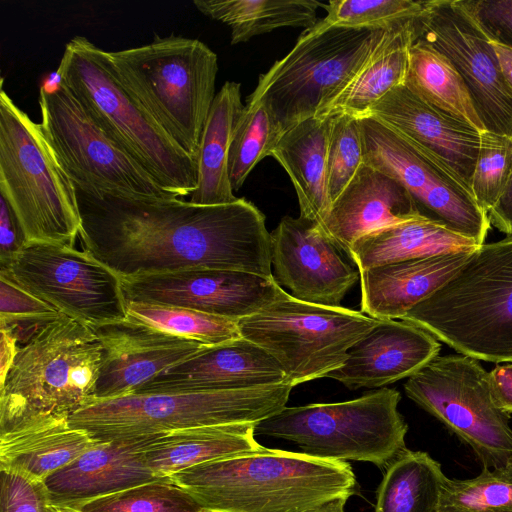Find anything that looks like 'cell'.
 <instances>
[{
	"mask_svg": "<svg viewBox=\"0 0 512 512\" xmlns=\"http://www.w3.org/2000/svg\"><path fill=\"white\" fill-rule=\"evenodd\" d=\"M362 116L390 126L471 190L480 132L469 124L427 103L405 84L390 90Z\"/></svg>",
	"mask_w": 512,
	"mask_h": 512,
	"instance_id": "cell-20",
	"label": "cell"
},
{
	"mask_svg": "<svg viewBox=\"0 0 512 512\" xmlns=\"http://www.w3.org/2000/svg\"><path fill=\"white\" fill-rule=\"evenodd\" d=\"M440 349L433 335L414 324L381 320L351 347L344 364L326 377L351 390L384 387L416 373Z\"/></svg>",
	"mask_w": 512,
	"mask_h": 512,
	"instance_id": "cell-22",
	"label": "cell"
},
{
	"mask_svg": "<svg viewBox=\"0 0 512 512\" xmlns=\"http://www.w3.org/2000/svg\"><path fill=\"white\" fill-rule=\"evenodd\" d=\"M279 138L265 107L258 102H246L229 148L228 174L233 191L240 189L254 167L270 156Z\"/></svg>",
	"mask_w": 512,
	"mask_h": 512,
	"instance_id": "cell-37",
	"label": "cell"
},
{
	"mask_svg": "<svg viewBox=\"0 0 512 512\" xmlns=\"http://www.w3.org/2000/svg\"><path fill=\"white\" fill-rule=\"evenodd\" d=\"M44 482L0 469V512H49Z\"/></svg>",
	"mask_w": 512,
	"mask_h": 512,
	"instance_id": "cell-42",
	"label": "cell"
},
{
	"mask_svg": "<svg viewBox=\"0 0 512 512\" xmlns=\"http://www.w3.org/2000/svg\"><path fill=\"white\" fill-rule=\"evenodd\" d=\"M490 44L497 57L501 73L512 91V47L497 41L492 36Z\"/></svg>",
	"mask_w": 512,
	"mask_h": 512,
	"instance_id": "cell-49",
	"label": "cell"
},
{
	"mask_svg": "<svg viewBox=\"0 0 512 512\" xmlns=\"http://www.w3.org/2000/svg\"><path fill=\"white\" fill-rule=\"evenodd\" d=\"M68 508L79 512H204L197 501L170 476L157 477Z\"/></svg>",
	"mask_w": 512,
	"mask_h": 512,
	"instance_id": "cell-36",
	"label": "cell"
},
{
	"mask_svg": "<svg viewBox=\"0 0 512 512\" xmlns=\"http://www.w3.org/2000/svg\"><path fill=\"white\" fill-rule=\"evenodd\" d=\"M91 329L102 347L95 400L133 394L140 386L204 346L127 319Z\"/></svg>",
	"mask_w": 512,
	"mask_h": 512,
	"instance_id": "cell-19",
	"label": "cell"
},
{
	"mask_svg": "<svg viewBox=\"0 0 512 512\" xmlns=\"http://www.w3.org/2000/svg\"><path fill=\"white\" fill-rule=\"evenodd\" d=\"M347 500L346 498H336L309 512H344Z\"/></svg>",
	"mask_w": 512,
	"mask_h": 512,
	"instance_id": "cell-50",
	"label": "cell"
},
{
	"mask_svg": "<svg viewBox=\"0 0 512 512\" xmlns=\"http://www.w3.org/2000/svg\"><path fill=\"white\" fill-rule=\"evenodd\" d=\"M406 395L465 442L483 468L512 461L510 414L491 396L489 372L465 355L436 356L404 384Z\"/></svg>",
	"mask_w": 512,
	"mask_h": 512,
	"instance_id": "cell-13",
	"label": "cell"
},
{
	"mask_svg": "<svg viewBox=\"0 0 512 512\" xmlns=\"http://www.w3.org/2000/svg\"><path fill=\"white\" fill-rule=\"evenodd\" d=\"M332 116H313L286 130L270 156L287 172L295 188L300 216L321 227L330 210L327 152Z\"/></svg>",
	"mask_w": 512,
	"mask_h": 512,
	"instance_id": "cell-28",
	"label": "cell"
},
{
	"mask_svg": "<svg viewBox=\"0 0 512 512\" xmlns=\"http://www.w3.org/2000/svg\"><path fill=\"white\" fill-rule=\"evenodd\" d=\"M474 241L426 218L384 227L358 239L349 257L359 272L375 266L451 252L473 251Z\"/></svg>",
	"mask_w": 512,
	"mask_h": 512,
	"instance_id": "cell-31",
	"label": "cell"
},
{
	"mask_svg": "<svg viewBox=\"0 0 512 512\" xmlns=\"http://www.w3.org/2000/svg\"><path fill=\"white\" fill-rule=\"evenodd\" d=\"M83 251L120 279L188 269L273 277L265 216L244 198L201 206L178 197H94L76 190Z\"/></svg>",
	"mask_w": 512,
	"mask_h": 512,
	"instance_id": "cell-1",
	"label": "cell"
},
{
	"mask_svg": "<svg viewBox=\"0 0 512 512\" xmlns=\"http://www.w3.org/2000/svg\"><path fill=\"white\" fill-rule=\"evenodd\" d=\"M241 84L226 81L216 93L205 122L198 155L197 188L189 202L201 206L237 201L228 174L229 148L238 118L244 108Z\"/></svg>",
	"mask_w": 512,
	"mask_h": 512,
	"instance_id": "cell-30",
	"label": "cell"
},
{
	"mask_svg": "<svg viewBox=\"0 0 512 512\" xmlns=\"http://www.w3.org/2000/svg\"><path fill=\"white\" fill-rule=\"evenodd\" d=\"M98 442L66 418L26 420L0 429V469L43 482Z\"/></svg>",
	"mask_w": 512,
	"mask_h": 512,
	"instance_id": "cell-26",
	"label": "cell"
},
{
	"mask_svg": "<svg viewBox=\"0 0 512 512\" xmlns=\"http://www.w3.org/2000/svg\"><path fill=\"white\" fill-rule=\"evenodd\" d=\"M26 242L23 231L5 199L0 196V263L5 266Z\"/></svg>",
	"mask_w": 512,
	"mask_h": 512,
	"instance_id": "cell-45",
	"label": "cell"
},
{
	"mask_svg": "<svg viewBox=\"0 0 512 512\" xmlns=\"http://www.w3.org/2000/svg\"><path fill=\"white\" fill-rule=\"evenodd\" d=\"M102 347L93 330L59 314L18 345L0 385V429L66 418L95 400Z\"/></svg>",
	"mask_w": 512,
	"mask_h": 512,
	"instance_id": "cell-5",
	"label": "cell"
},
{
	"mask_svg": "<svg viewBox=\"0 0 512 512\" xmlns=\"http://www.w3.org/2000/svg\"><path fill=\"white\" fill-rule=\"evenodd\" d=\"M109 58L127 90L198 163L203 128L216 96V53L198 39L172 34L109 52Z\"/></svg>",
	"mask_w": 512,
	"mask_h": 512,
	"instance_id": "cell-6",
	"label": "cell"
},
{
	"mask_svg": "<svg viewBox=\"0 0 512 512\" xmlns=\"http://www.w3.org/2000/svg\"><path fill=\"white\" fill-rule=\"evenodd\" d=\"M381 320L341 306L292 297L282 288L253 315L238 321L241 336L268 352L292 387L326 377Z\"/></svg>",
	"mask_w": 512,
	"mask_h": 512,
	"instance_id": "cell-10",
	"label": "cell"
},
{
	"mask_svg": "<svg viewBox=\"0 0 512 512\" xmlns=\"http://www.w3.org/2000/svg\"><path fill=\"white\" fill-rule=\"evenodd\" d=\"M447 479L428 453L407 449L386 468L375 512H443Z\"/></svg>",
	"mask_w": 512,
	"mask_h": 512,
	"instance_id": "cell-32",
	"label": "cell"
},
{
	"mask_svg": "<svg viewBox=\"0 0 512 512\" xmlns=\"http://www.w3.org/2000/svg\"><path fill=\"white\" fill-rule=\"evenodd\" d=\"M425 218L410 193L395 179L363 163L331 204L322 225L348 256L361 237L387 226ZM427 219V218H426Z\"/></svg>",
	"mask_w": 512,
	"mask_h": 512,
	"instance_id": "cell-23",
	"label": "cell"
},
{
	"mask_svg": "<svg viewBox=\"0 0 512 512\" xmlns=\"http://www.w3.org/2000/svg\"><path fill=\"white\" fill-rule=\"evenodd\" d=\"M0 84V196L26 241L74 247L81 229L76 188L36 123Z\"/></svg>",
	"mask_w": 512,
	"mask_h": 512,
	"instance_id": "cell-7",
	"label": "cell"
},
{
	"mask_svg": "<svg viewBox=\"0 0 512 512\" xmlns=\"http://www.w3.org/2000/svg\"><path fill=\"white\" fill-rule=\"evenodd\" d=\"M204 15L231 28V44L281 27L310 29L324 3L311 0H194Z\"/></svg>",
	"mask_w": 512,
	"mask_h": 512,
	"instance_id": "cell-34",
	"label": "cell"
},
{
	"mask_svg": "<svg viewBox=\"0 0 512 512\" xmlns=\"http://www.w3.org/2000/svg\"><path fill=\"white\" fill-rule=\"evenodd\" d=\"M490 224L512 236V176L497 204L488 212Z\"/></svg>",
	"mask_w": 512,
	"mask_h": 512,
	"instance_id": "cell-47",
	"label": "cell"
},
{
	"mask_svg": "<svg viewBox=\"0 0 512 512\" xmlns=\"http://www.w3.org/2000/svg\"><path fill=\"white\" fill-rule=\"evenodd\" d=\"M121 283L127 302L173 305L235 320L261 310L281 288L274 276L225 269H188Z\"/></svg>",
	"mask_w": 512,
	"mask_h": 512,
	"instance_id": "cell-17",
	"label": "cell"
},
{
	"mask_svg": "<svg viewBox=\"0 0 512 512\" xmlns=\"http://www.w3.org/2000/svg\"><path fill=\"white\" fill-rule=\"evenodd\" d=\"M443 512H512V461L471 479H447Z\"/></svg>",
	"mask_w": 512,
	"mask_h": 512,
	"instance_id": "cell-39",
	"label": "cell"
},
{
	"mask_svg": "<svg viewBox=\"0 0 512 512\" xmlns=\"http://www.w3.org/2000/svg\"><path fill=\"white\" fill-rule=\"evenodd\" d=\"M385 31L304 30L291 51L259 76L246 102L262 104L281 137L295 124L316 115L356 73Z\"/></svg>",
	"mask_w": 512,
	"mask_h": 512,
	"instance_id": "cell-11",
	"label": "cell"
},
{
	"mask_svg": "<svg viewBox=\"0 0 512 512\" xmlns=\"http://www.w3.org/2000/svg\"><path fill=\"white\" fill-rule=\"evenodd\" d=\"M56 309L0 275V320L53 318Z\"/></svg>",
	"mask_w": 512,
	"mask_h": 512,
	"instance_id": "cell-43",
	"label": "cell"
},
{
	"mask_svg": "<svg viewBox=\"0 0 512 512\" xmlns=\"http://www.w3.org/2000/svg\"><path fill=\"white\" fill-rule=\"evenodd\" d=\"M356 118L364 163L399 182L413 197L423 217L478 246L484 244L491 225L488 214L454 172L383 122L369 116Z\"/></svg>",
	"mask_w": 512,
	"mask_h": 512,
	"instance_id": "cell-15",
	"label": "cell"
},
{
	"mask_svg": "<svg viewBox=\"0 0 512 512\" xmlns=\"http://www.w3.org/2000/svg\"><path fill=\"white\" fill-rule=\"evenodd\" d=\"M0 385L4 382L18 352V341L6 329H0Z\"/></svg>",
	"mask_w": 512,
	"mask_h": 512,
	"instance_id": "cell-48",
	"label": "cell"
},
{
	"mask_svg": "<svg viewBox=\"0 0 512 512\" xmlns=\"http://www.w3.org/2000/svg\"><path fill=\"white\" fill-rule=\"evenodd\" d=\"M204 512H206V511H204Z\"/></svg>",
	"mask_w": 512,
	"mask_h": 512,
	"instance_id": "cell-53",
	"label": "cell"
},
{
	"mask_svg": "<svg viewBox=\"0 0 512 512\" xmlns=\"http://www.w3.org/2000/svg\"><path fill=\"white\" fill-rule=\"evenodd\" d=\"M253 423L199 426L151 435L144 459L155 477H169L196 465L240 454L263 452Z\"/></svg>",
	"mask_w": 512,
	"mask_h": 512,
	"instance_id": "cell-27",
	"label": "cell"
},
{
	"mask_svg": "<svg viewBox=\"0 0 512 512\" xmlns=\"http://www.w3.org/2000/svg\"><path fill=\"white\" fill-rule=\"evenodd\" d=\"M473 251L401 260L360 271L361 312L379 320L401 319L449 280Z\"/></svg>",
	"mask_w": 512,
	"mask_h": 512,
	"instance_id": "cell-25",
	"label": "cell"
},
{
	"mask_svg": "<svg viewBox=\"0 0 512 512\" xmlns=\"http://www.w3.org/2000/svg\"><path fill=\"white\" fill-rule=\"evenodd\" d=\"M404 84L427 103L464 121L478 132L486 130L462 76L433 46L420 40L412 43Z\"/></svg>",
	"mask_w": 512,
	"mask_h": 512,
	"instance_id": "cell-33",
	"label": "cell"
},
{
	"mask_svg": "<svg viewBox=\"0 0 512 512\" xmlns=\"http://www.w3.org/2000/svg\"><path fill=\"white\" fill-rule=\"evenodd\" d=\"M475 4L492 38L512 47V0H475Z\"/></svg>",
	"mask_w": 512,
	"mask_h": 512,
	"instance_id": "cell-44",
	"label": "cell"
},
{
	"mask_svg": "<svg viewBox=\"0 0 512 512\" xmlns=\"http://www.w3.org/2000/svg\"><path fill=\"white\" fill-rule=\"evenodd\" d=\"M0 268V275L89 328L127 317L120 277L73 246L26 241Z\"/></svg>",
	"mask_w": 512,
	"mask_h": 512,
	"instance_id": "cell-14",
	"label": "cell"
},
{
	"mask_svg": "<svg viewBox=\"0 0 512 512\" xmlns=\"http://www.w3.org/2000/svg\"><path fill=\"white\" fill-rule=\"evenodd\" d=\"M274 279L304 302L340 306L360 277L315 221L285 216L270 232Z\"/></svg>",
	"mask_w": 512,
	"mask_h": 512,
	"instance_id": "cell-18",
	"label": "cell"
},
{
	"mask_svg": "<svg viewBox=\"0 0 512 512\" xmlns=\"http://www.w3.org/2000/svg\"><path fill=\"white\" fill-rule=\"evenodd\" d=\"M364 163L358 119L350 114L332 116L327 152V187L331 204Z\"/></svg>",
	"mask_w": 512,
	"mask_h": 512,
	"instance_id": "cell-41",
	"label": "cell"
},
{
	"mask_svg": "<svg viewBox=\"0 0 512 512\" xmlns=\"http://www.w3.org/2000/svg\"><path fill=\"white\" fill-rule=\"evenodd\" d=\"M61 84L95 122L168 193L191 195L198 163L178 146L117 76L109 52L83 36L67 42L57 68Z\"/></svg>",
	"mask_w": 512,
	"mask_h": 512,
	"instance_id": "cell-4",
	"label": "cell"
},
{
	"mask_svg": "<svg viewBox=\"0 0 512 512\" xmlns=\"http://www.w3.org/2000/svg\"><path fill=\"white\" fill-rule=\"evenodd\" d=\"M206 512H309L355 494L345 461L267 448L182 470L170 476Z\"/></svg>",
	"mask_w": 512,
	"mask_h": 512,
	"instance_id": "cell-2",
	"label": "cell"
},
{
	"mask_svg": "<svg viewBox=\"0 0 512 512\" xmlns=\"http://www.w3.org/2000/svg\"><path fill=\"white\" fill-rule=\"evenodd\" d=\"M278 362L241 337L198 352L171 366L133 394L252 389L284 383Z\"/></svg>",
	"mask_w": 512,
	"mask_h": 512,
	"instance_id": "cell-21",
	"label": "cell"
},
{
	"mask_svg": "<svg viewBox=\"0 0 512 512\" xmlns=\"http://www.w3.org/2000/svg\"><path fill=\"white\" fill-rule=\"evenodd\" d=\"M511 176L512 136L482 131L470 188L476 203L487 214L503 195Z\"/></svg>",
	"mask_w": 512,
	"mask_h": 512,
	"instance_id": "cell-40",
	"label": "cell"
},
{
	"mask_svg": "<svg viewBox=\"0 0 512 512\" xmlns=\"http://www.w3.org/2000/svg\"><path fill=\"white\" fill-rule=\"evenodd\" d=\"M327 15L315 30L331 27L387 30L417 19L424 9L418 0H331L323 7Z\"/></svg>",
	"mask_w": 512,
	"mask_h": 512,
	"instance_id": "cell-38",
	"label": "cell"
},
{
	"mask_svg": "<svg viewBox=\"0 0 512 512\" xmlns=\"http://www.w3.org/2000/svg\"><path fill=\"white\" fill-rule=\"evenodd\" d=\"M49 512H54L50 506H49Z\"/></svg>",
	"mask_w": 512,
	"mask_h": 512,
	"instance_id": "cell-52",
	"label": "cell"
},
{
	"mask_svg": "<svg viewBox=\"0 0 512 512\" xmlns=\"http://www.w3.org/2000/svg\"><path fill=\"white\" fill-rule=\"evenodd\" d=\"M489 386L495 405L512 413V362L497 365L489 372Z\"/></svg>",
	"mask_w": 512,
	"mask_h": 512,
	"instance_id": "cell-46",
	"label": "cell"
},
{
	"mask_svg": "<svg viewBox=\"0 0 512 512\" xmlns=\"http://www.w3.org/2000/svg\"><path fill=\"white\" fill-rule=\"evenodd\" d=\"M126 319L204 345L221 344L242 337L239 320L173 305L128 301Z\"/></svg>",
	"mask_w": 512,
	"mask_h": 512,
	"instance_id": "cell-35",
	"label": "cell"
},
{
	"mask_svg": "<svg viewBox=\"0 0 512 512\" xmlns=\"http://www.w3.org/2000/svg\"><path fill=\"white\" fill-rule=\"evenodd\" d=\"M148 437L98 442L53 472L43 481L50 505L71 507L157 478L144 459Z\"/></svg>",
	"mask_w": 512,
	"mask_h": 512,
	"instance_id": "cell-24",
	"label": "cell"
},
{
	"mask_svg": "<svg viewBox=\"0 0 512 512\" xmlns=\"http://www.w3.org/2000/svg\"><path fill=\"white\" fill-rule=\"evenodd\" d=\"M50 507L52 508V510L54 512H79L75 509L68 508V507H56V506H52V505H50Z\"/></svg>",
	"mask_w": 512,
	"mask_h": 512,
	"instance_id": "cell-51",
	"label": "cell"
},
{
	"mask_svg": "<svg viewBox=\"0 0 512 512\" xmlns=\"http://www.w3.org/2000/svg\"><path fill=\"white\" fill-rule=\"evenodd\" d=\"M416 19L385 31L356 73L319 108L317 117L364 115L393 88L405 83Z\"/></svg>",
	"mask_w": 512,
	"mask_h": 512,
	"instance_id": "cell-29",
	"label": "cell"
},
{
	"mask_svg": "<svg viewBox=\"0 0 512 512\" xmlns=\"http://www.w3.org/2000/svg\"><path fill=\"white\" fill-rule=\"evenodd\" d=\"M39 106L43 131L76 190L94 197H175L95 122L65 86L52 91L40 86Z\"/></svg>",
	"mask_w": 512,
	"mask_h": 512,
	"instance_id": "cell-12",
	"label": "cell"
},
{
	"mask_svg": "<svg viewBox=\"0 0 512 512\" xmlns=\"http://www.w3.org/2000/svg\"><path fill=\"white\" fill-rule=\"evenodd\" d=\"M460 354L512 362V236L482 244L401 319Z\"/></svg>",
	"mask_w": 512,
	"mask_h": 512,
	"instance_id": "cell-3",
	"label": "cell"
},
{
	"mask_svg": "<svg viewBox=\"0 0 512 512\" xmlns=\"http://www.w3.org/2000/svg\"><path fill=\"white\" fill-rule=\"evenodd\" d=\"M475 0H428L414 41L443 53L462 76L486 130L512 136V91L490 44Z\"/></svg>",
	"mask_w": 512,
	"mask_h": 512,
	"instance_id": "cell-16",
	"label": "cell"
},
{
	"mask_svg": "<svg viewBox=\"0 0 512 512\" xmlns=\"http://www.w3.org/2000/svg\"><path fill=\"white\" fill-rule=\"evenodd\" d=\"M400 393L381 388L337 403L284 407L255 425V434L295 443L312 457L365 461L386 469L406 448Z\"/></svg>",
	"mask_w": 512,
	"mask_h": 512,
	"instance_id": "cell-9",
	"label": "cell"
},
{
	"mask_svg": "<svg viewBox=\"0 0 512 512\" xmlns=\"http://www.w3.org/2000/svg\"><path fill=\"white\" fill-rule=\"evenodd\" d=\"M292 388L282 383L242 390L129 394L94 400L68 421L99 442L199 426L257 424L286 406Z\"/></svg>",
	"mask_w": 512,
	"mask_h": 512,
	"instance_id": "cell-8",
	"label": "cell"
}]
</instances>
